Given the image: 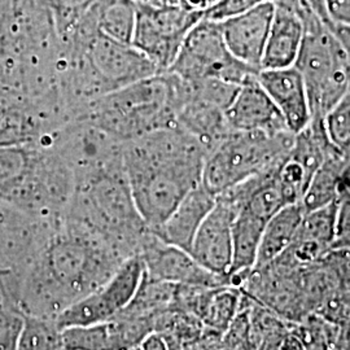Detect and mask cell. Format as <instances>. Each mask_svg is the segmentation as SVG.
I'll list each match as a JSON object with an SVG mask.
<instances>
[{
    "mask_svg": "<svg viewBox=\"0 0 350 350\" xmlns=\"http://www.w3.org/2000/svg\"><path fill=\"white\" fill-rule=\"evenodd\" d=\"M127 258L88 226L62 215L21 276L16 302L24 315L56 319L108 282Z\"/></svg>",
    "mask_w": 350,
    "mask_h": 350,
    "instance_id": "cell-1",
    "label": "cell"
},
{
    "mask_svg": "<svg viewBox=\"0 0 350 350\" xmlns=\"http://www.w3.org/2000/svg\"><path fill=\"white\" fill-rule=\"evenodd\" d=\"M206 154L200 142L176 124L124 144L126 176L150 231L200 186Z\"/></svg>",
    "mask_w": 350,
    "mask_h": 350,
    "instance_id": "cell-2",
    "label": "cell"
},
{
    "mask_svg": "<svg viewBox=\"0 0 350 350\" xmlns=\"http://www.w3.org/2000/svg\"><path fill=\"white\" fill-rule=\"evenodd\" d=\"M62 215L88 226L126 257L138 254L150 232L135 205L124 161L75 178Z\"/></svg>",
    "mask_w": 350,
    "mask_h": 350,
    "instance_id": "cell-3",
    "label": "cell"
},
{
    "mask_svg": "<svg viewBox=\"0 0 350 350\" xmlns=\"http://www.w3.org/2000/svg\"><path fill=\"white\" fill-rule=\"evenodd\" d=\"M72 167L49 140L0 148V200L34 217H62L75 191Z\"/></svg>",
    "mask_w": 350,
    "mask_h": 350,
    "instance_id": "cell-4",
    "label": "cell"
},
{
    "mask_svg": "<svg viewBox=\"0 0 350 350\" xmlns=\"http://www.w3.org/2000/svg\"><path fill=\"white\" fill-rule=\"evenodd\" d=\"M185 95V81L163 72L101 96L78 120L126 143L175 125Z\"/></svg>",
    "mask_w": 350,
    "mask_h": 350,
    "instance_id": "cell-5",
    "label": "cell"
},
{
    "mask_svg": "<svg viewBox=\"0 0 350 350\" xmlns=\"http://www.w3.org/2000/svg\"><path fill=\"white\" fill-rule=\"evenodd\" d=\"M295 134L231 130L205 157L201 185L219 195L239 183L275 169L286 159Z\"/></svg>",
    "mask_w": 350,
    "mask_h": 350,
    "instance_id": "cell-6",
    "label": "cell"
},
{
    "mask_svg": "<svg viewBox=\"0 0 350 350\" xmlns=\"http://www.w3.org/2000/svg\"><path fill=\"white\" fill-rule=\"evenodd\" d=\"M295 68L309 95L312 117L325 118L350 88V66L342 44L332 27L322 20L305 26Z\"/></svg>",
    "mask_w": 350,
    "mask_h": 350,
    "instance_id": "cell-7",
    "label": "cell"
},
{
    "mask_svg": "<svg viewBox=\"0 0 350 350\" xmlns=\"http://www.w3.org/2000/svg\"><path fill=\"white\" fill-rule=\"evenodd\" d=\"M167 72L189 82L214 78L237 86L258 73L231 55L219 23L205 17L188 31Z\"/></svg>",
    "mask_w": 350,
    "mask_h": 350,
    "instance_id": "cell-8",
    "label": "cell"
},
{
    "mask_svg": "<svg viewBox=\"0 0 350 350\" xmlns=\"http://www.w3.org/2000/svg\"><path fill=\"white\" fill-rule=\"evenodd\" d=\"M204 18V12L180 4H138L131 44L156 65L160 73L174 63L188 31Z\"/></svg>",
    "mask_w": 350,
    "mask_h": 350,
    "instance_id": "cell-9",
    "label": "cell"
},
{
    "mask_svg": "<svg viewBox=\"0 0 350 350\" xmlns=\"http://www.w3.org/2000/svg\"><path fill=\"white\" fill-rule=\"evenodd\" d=\"M52 224L0 200V279L14 301L18 282L43 250Z\"/></svg>",
    "mask_w": 350,
    "mask_h": 350,
    "instance_id": "cell-10",
    "label": "cell"
},
{
    "mask_svg": "<svg viewBox=\"0 0 350 350\" xmlns=\"http://www.w3.org/2000/svg\"><path fill=\"white\" fill-rule=\"evenodd\" d=\"M68 122L70 120L62 101L53 96L3 95L0 99V148L34 144Z\"/></svg>",
    "mask_w": 350,
    "mask_h": 350,
    "instance_id": "cell-11",
    "label": "cell"
},
{
    "mask_svg": "<svg viewBox=\"0 0 350 350\" xmlns=\"http://www.w3.org/2000/svg\"><path fill=\"white\" fill-rule=\"evenodd\" d=\"M144 275V265L139 254L122 263L112 278L86 297L70 305L56 318L64 329L75 325L105 323L121 313L135 296Z\"/></svg>",
    "mask_w": 350,
    "mask_h": 350,
    "instance_id": "cell-12",
    "label": "cell"
},
{
    "mask_svg": "<svg viewBox=\"0 0 350 350\" xmlns=\"http://www.w3.org/2000/svg\"><path fill=\"white\" fill-rule=\"evenodd\" d=\"M139 257L144 265V274L176 286L224 287L230 280L206 270L187 250L170 245L152 231L143 241Z\"/></svg>",
    "mask_w": 350,
    "mask_h": 350,
    "instance_id": "cell-13",
    "label": "cell"
},
{
    "mask_svg": "<svg viewBox=\"0 0 350 350\" xmlns=\"http://www.w3.org/2000/svg\"><path fill=\"white\" fill-rule=\"evenodd\" d=\"M238 209L224 195L206 215L192 241L189 253L206 270L230 280L232 265V225Z\"/></svg>",
    "mask_w": 350,
    "mask_h": 350,
    "instance_id": "cell-14",
    "label": "cell"
},
{
    "mask_svg": "<svg viewBox=\"0 0 350 350\" xmlns=\"http://www.w3.org/2000/svg\"><path fill=\"white\" fill-rule=\"evenodd\" d=\"M274 3L266 1L219 23L226 46L239 62L260 72L274 16Z\"/></svg>",
    "mask_w": 350,
    "mask_h": 350,
    "instance_id": "cell-15",
    "label": "cell"
},
{
    "mask_svg": "<svg viewBox=\"0 0 350 350\" xmlns=\"http://www.w3.org/2000/svg\"><path fill=\"white\" fill-rule=\"evenodd\" d=\"M225 116L230 129L235 131H262L269 134L289 131L275 104L260 85L257 75L239 88Z\"/></svg>",
    "mask_w": 350,
    "mask_h": 350,
    "instance_id": "cell-16",
    "label": "cell"
},
{
    "mask_svg": "<svg viewBox=\"0 0 350 350\" xmlns=\"http://www.w3.org/2000/svg\"><path fill=\"white\" fill-rule=\"evenodd\" d=\"M257 79L275 104L291 133L297 134L309 125L312 120L309 95L300 72L295 66L261 69Z\"/></svg>",
    "mask_w": 350,
    "mask_h": 350,
    "instance_id": "cell-17",
    "label": "cell"
},
{
    "mask_svg": "<svg viewBox=\"0 0 350 350\" xmlns=\"http://www.w3.org/2000/svg\"><path fill=\"white\" fill-rule=\"evenodd\" d=\"M215 204V195L202 185L191 189L172 214L152 232L165 243L189 252L201 224Z\"/></svg>",
    "mask_w": 350,
    "mask_h": 350,
    "instance_id": "cell-18",
    "label": "cell"
},
{
    "mask_svg": "<svg viewBox=\"0 0 350 350\" xmlns=\"http://www.w3.org/2000/svg\"><path fill=\"white\" fill-rule=\"evenodd\" d=\"M274 7L275 10L263 52L261 69L295 66L304 40L305 27L300 17L287 8Z\"/></svg>",
    "mask_w": 350,
    "mask_h": 350,
    "instance_id": "cell-19",
    "label": "cell"
},
{
    "mask_svg": "<svg viewBox=\"0 0 350 350\" xmlns=\"http://www.w3.org/2000/svg\"><path fill=\"white\" fill-rule=\"evenodd\" d=\"M176 125L198 139L208 153L231 131L225 111L213 103L191 95L189 88L187 99L176 111Z\"/></svg>",
    "mask_w": 350,
    "mask_h": 350,
    "instance_id": "cell-20",
    "label": "cell"
},
{
    "mask_svg": "<svg viewBox=\"0 0 350 350\" xmlns=\"http://www.w3.org/2000/svg\"><path fill=\"white\" fill-rule=\"evenodd\" d=\"M349 173L347 154L341 150H332L314 173L301 199L304 212H310L338 200L344 180Z\"/></svg>",
    "mask_w": 350,
    "mask_h": 350,
    "instance_id": "cell-21",
    "label": "cell"
},
{
    "mask_svg": "<svg viewBox=\"0 0 350 350\" xmlns=\"http://www.w3.org/2000/svg\"><path fill=\"white\" fill-rule=\"evenodd\" d=\"M304 213L300 202L289 204L269 219L263 230L254 269L275 261L292 245Z\"/></svg>",
    "mask_w": 350,
    "mask_h": 350,
    "instance_id": "cell-22",
    "label": "cell"
},
{
    "mask_svg": "<svg viewBox=\"0 0 350 350\" xmlns=\"http://www.w3.org/2000/svg\"><path fill=\"white\" fill-rule=\"evenodd\" d=\"M138 3L134 0H95L92 11L103 34L130 43L137 23Z\"/></svg>",
    "mask_w": 350,
    "mask_h": 350,
    "instance_id": "cell-23",
    "label": "cell"
},
{
    "mask_svg": "<svg viewBox=\"0 0 350 350\" xmlns=\"http://www.w3.org/2000/svg\"><path fill=\"white\" fill-rule=\"evenodd\" d=\"M176 284L143 275L133 300L121 313L137 317H156L173 308Z\"/></svg>",
    "mask_w": 350,
    "mask_h": 350,
    "instance_id": "cell-24",
    "label": "cell"
},
{
    "mask_svg": "<svg viewBox=\"0 0 350 350\" xmlns=\"http://www.w3.org/2000/svg\"><path fill=\"white\" fill-rule=\"evenodd\" d=\"M243 292L234 286H224L214 289L201 315L205 329L224 335L238 317L241 308Z\"/></svg>",
    "mask_w": 350,
    "mask_h": 350,
    "instance_id": "cell-25",
    "label": "cell"
},
{
    "mask_svg": "<svg viewBox=\"0 0 350 350\" xmlns=\"http://www.w3.org/2000/svg\"><path fill=\"white\" fill-rule=\"evenodd\" d=\"M16 350H66L56 319L25 315Z\"/></svg>",
    "mask_w": 350,
    "mask_h": 350,
    "instance_id": "cell-26",
    "label": "cell"
},
{
    "mask_svg": "<svg viewBox=\"0 0 350 350\" xmlns=\"http://www.w3.org/2000/svg\"><path fill=\"white\" fill-rule=\"evenodd\" d=\"M336 201L304 213L295 240L309 241L331 250L336 237Z\"/></svg>",
    "mask_w": 350,
    "mask_h": 350,
    "instance_id": "cell-27",
    "label": "cell"
},
{
    "mask_svg": "<svg viewBox=\"0 0 350 350\" xmlns=\"http://www.w3.org/2000/svg\"><path fill=\"white\" fill-rule=\"evenodd\" d=\"M63 338L66 350H112L108 322L64 328Z\"/></svg>",
    "mask_w": 350,
    "mask_h": 350,
    "instance_id": "cell-28",
    "label": "cell"
},
{
    "mask_svg": "<svg viewBox=\"0 0 350 350\" xmlns=\"http://www.w3.org/2000/svg\"><path fill=\"white\" fill-rule=\"evenodd\" d=\"M24 317L0 279V350H16Z\"/></svg>",
    "mask_w": 350,
    "mask_h": 350,
    "instance_id": "cell-29",
    "label": "cell"
},
{
    "mask_svg": "<svg viewBox=\"0 0 350 350\" xmlns=\"http://www.w3.org/2000/svg\"><path fill=\"white\" fill-rule=\"evenodd\" d=\"M323 121L331 143L347 154L350 150V88L325 114Z\"/></svg>",
    "mask_w": 350,
    "mask_h": 350,
    "instance_id": "cell-30",
    "label": "cell"
},
{
    "mask_svg": "<svg viewBox=\"0 0 350 350\" xmlns=\"http://www.w3.org/2000/svg\"><path fill=\"white\" fill-rule=\"evenodd\" d=\"M95 0H49L59 39L68 36Z\"/></svg>",
    "mask_w": 350,
    "mask_h": 350,
    "instance_id": "cell-31",
    "label": "cell"
},
{
    "mask_svg": "<svg viewBox=\"0 0 350 350\" xmlns=\"http://www.w3.org/2000/svg\"><path fill=\"white\" fill-rule=\"evenodd\" d=\"M336 237L332 248L350 250V187L347 178L336 200Z\"/></svg>",
    "mask_w": 350,
    "mask_h": 350,
    "instance_id": "cell-32",
    "label": "cell"
},
{
    "mask_svg": "<svg viewBox=\"0 0 350 350\" xmlns=\"http://www.w3.org/2000/svg\"><path fill=\"white\" fill-rule=\"evenodd\" d=\"M266 1L273 3L274 0H218L204 12V17L212 21L221 23L226 18L247 12Z\"/></svg>",
    "mask_w": 350,
    "mask_h": 350,
    "instance_id": "cell-33",
    "label": "cell"
},
{
    "mask_svg": "<svg viewBox=\"0 0 350 350\" xmlns=\"http://www.w3.org/2000/svg\"><path fill=\"white\" fill-rule=\"evenodd\" d=\"M319 262L323 263L325 267L342 278L347 283H350V250L332 248L325 253Z\"/></svg>",
    "mask_w": 350,
    "mask_h": 350,
    "instance_id": "cell-34",
    "label": "cell"
},
{
    "mask_svg": "<svg viewBox=\"0 0 350 350\" xmlns=\"http://www.w3.org/2000/svg\"><path fill=\"white\" fill-rule=\"evenodd\" d=\"M325 8L331 27L350 26V0H325Z\"/></svg>",
    "mask_w": 350,
    "mask_h": 350,
    "instance_id": "cell-35",
    "label": "cell"
},
{
    "mask_svg": "<svg viewBox=\"0 0 350 350\" xmlns=\"http://www.w3.org/2000/svg\"><path fill=\"white\" fill-rule=\"evenodd\" d=\"M139 348L140 350H169V345L163 335L152 332L142 341Z\"/></svg>",
    "mask_w": 350,
    "mask_h": 350,
    "instance_id": "cell-36",
    "label": "cell"
},
{
    "mask_svg": "<svg viewBox=\"0 0 350 350\" xmlns=\"http://www.w3.org/2000/svg\"><path fill=\"white\" fill-rule=\"evenodd\" d=\"M179 4L189 11L205 12L213 5V0H179Z\"/></svg>",
    "mask_w": 350,
    "mask_h": 350,
    "instance_id": "cell-37",
    "label": "cell"
},
{
    "mask_svg": "<svg viewBox=\"0 0 350 350\" xmlns=\"http://www.w3.org/2000/svg\"><path fill=\"white\" fill-rule=\"evenodd\" d=\"M308 3L310 4V7L313 8L314 12L318 14V17L327 24V25L331 27L329 23H328V18H327V14H325V0H308Z\"/></svg>",
    "mask_w": 350,
    "mask_h": 350,
    "instance_id": "cell-38",
    "label": "cell"
},
{
    "mask_svg": "<svg viewBox=\"0 0 350 350\" xmlns=\"http://www.w3.org/2000/svg\"><path fill=\"white\" fill-rule=\"evenodd\" d=\"M135 3L138 4H152V5H157V4H161L159 0H134Z\"/></svg>",
    "mask_w": 350,
    "mask_h": 350,
    "instance_id": "cell-39",
    "label": "cell"
},
{
    "mask_svg": "<svg viewBox=\"0 0 350 350\" xmlns=\"http://www.w3.org/2000/svg\"><path fill=\"white\" fill-rule=\"evenodd\" d=\"M163 5H175L179 4V0H159Z\"/></svg>",
    "mask_w": 350,
    "mask_h": 350,
    "instance_id": "cell-40",
    "label": "cell"
},
{
    "mask_svg": "<svg viewBox=\"0 0 350 350\" xmlns=\"http://www.w3.org/2000/svg\"><path fill=\"white\" fill-rule=\"evenodd\" d=\"M347 183H348V185H349V187H350V173H349V174H348V176H347Z\"/></svg>",
    "mask_w": 350,
    "mask_h": 350,
    "instance_id": "cell-41",
    "label": "cell"
},
{
    "mask_svg": "<svg viewBox=\"0 0 350 350\" xmlns=\"http://www.w3.org/2000/svg\"><path fill=\"white\" fill-rule=\"evenodd\" d=\"M347 157H348V161H349V167H350V150H348V153H347Z\"/></svg>",
    "mask_w": 350,
    "mask_h": 350,
    "instance_id": "cell-42",
    "label": "cell"
},
{
    "mask_svg": "<svg viewBox=\"0 0 350 350\" xmlns=\"http://www.w3.org/2000/svg\"><path fill=\"white\" fill-rule=\"evenodd\" d=\"M1 98H3V94H1V92H0V99H1Z\"/></svg>",
    "mask_w": 350,
    "mask_h": 350,
    "instance_id": "cell-43",
    "label": "cell"
},
{
    "mask_svg": "<svg viewBox=\"0 0 350 350\" xmlns=\"http://www.w3.org/2000/svg\"><path fill=\"white\" fill-rule=\"evenodd\" d=\"M215 1H218V0H213V4H214V3H215Z\"/></svg>",
    "mask_w": 350,
    "mask_h": 350,
    "instance_id": "cell-44",
    "label": "cell"
}]
</instances>
